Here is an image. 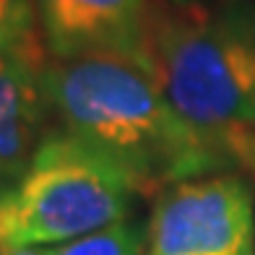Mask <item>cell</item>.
<instances>
[{"instance_id":"cell-5","label":"cell","mask_w":255,"mask_h":255,"mask_svg":"<svg viewBox=\"0 0 255 255\" xmlns=\"http://www.w3.org/2000/svg\"><path fill=\"white\" fill-rule=\"evenodd\" d=\"M159 8L161 0H37L52 60L128 57L148 71Z\"/></svg>"},{"instance_id":"cell-8","label":"cell","mask_w":255,"mask_h":255,"mask_svg":"<svg viewBox=\"0 0 255 255\" xmlns=\"http://www.w3.org/2000/svg\"><path fill=\"white\" fill-rule=\"evenodd\" d=\"M44 44L37 0H0V60Z\"/></svg>"},{"instance_id":"cell-7","label":"cell","mask_w":255,"mask_h":255,"mask_svg":"<svg viewBox=\"0 0 255 255\" xmlns=\"http://www.w3.org/2000/svg\"><path fill=\"white\" fill-rule=\"evenodd\" d=\"M148 250V224L130 219L102 227L91 235L44 248V255H146Z\"/></svg>"},{"instance_id":"cell-3","label":"cell","mask_w":255,"mask_h":255,"mask_svg":"<svg viewBox=\"0 0 255 255\" xmlns=\"http://www.w3.org/2000/svg\"><path fill=\"white\" fill-rule=\"evenodd\" d=\"M133 180L60 125L50 128L26 169L0 185V253L52 248L123 222Z\"/></svg>"},{"instance_id":"cell-9","label":"cell","mask_w":255,"mask_h":255,"mask_svg":"<svg viewBox=\"0 0 255 255\" xmlns=\"http://www.w3.org/2000/svg\"><path fill=\"white\" fill-rule=\"evenodd\" d=\"M232 154H235L237 167L255 175V133H240L235 141H232Z\"/></svg>"},{"instance_id":"cell-11","label":"cell","mask_w":255,"mask_h":255,"mask_svg":"<svg viewBox=\"0 0 255 255\" xmlns=\"http://www.w3.org/2000/svg\"><path fill=\"white\" fill-rule=\"evenodd\" d=\"M167 5H190V3H198V0H161Z\"/></svg>"},{"instance_id":"cell-4","label":"cell","mask_w":255,"mask_h":255,"mask_svg":"<svg viewBox=\"0 0 255 255\" xmlns=\"http://www.w3.org/2000/svg\"><path fill=\"white\" fill-rule=\"evenodd\" d=\"M146 255H255L250 185L235 172H219L161 190Z\"/></svg>"},{"instance_id":"cell-2","label":"cell","mask_w":255,"mask_h":255,"mask_svg":"<svg viewBox=\"0 0 255 255\" xmlns=\"http://www.w3.org/2000/svg\"><path fill=\"white\" fill-rule=\"evenodd\" d=\"M151 71L195 128L227 141L255 133V3H161Z\"/></svg>"},{"instance_id":"cell-1","label":"cell","mask_w":255,"mask_h":255,"mask_svg":"<svg viewBox=\"0 0 255 255\" xmlns=\"http://www.w3.org/2000/svg\"><path fill=\"white\" fill-rule=\"evenodd\" d=\"M47 91L57 125L118 164L138 195L237 167L232 141L195 128L128 57L50 60Z\"/></svg>"},{"instance_id":"cell-6","label":"cell","mask_w":255,"mask_h":255,"mask_svg":"<svg viewBox=\"0 0 255 255\" xmlns=\"http://www.w3.org/2000/svg\"><path fill=\"white\" fill-rule=\"evenodd\" d=\"M50 52L44 44L0 60V185L26 169L55 118L47 91Z\"/></svg>"},{"instance_id":"cell-10","label":"cell","mask_w":255,"mask_h":255,"mask_svg":"<svg viewBox=\"0 0 255 255\" xmlns=\"http://www.w3.org/2000/svg\"><path fill=\"white\" fill-rule=\"evenodd\" d=\"M0 255H44V248H16V250H3Z\"/></svg>"}]
</instances>
